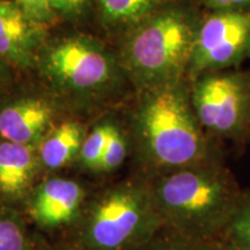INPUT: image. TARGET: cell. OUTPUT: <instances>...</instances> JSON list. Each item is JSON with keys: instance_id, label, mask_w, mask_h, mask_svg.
I'll list each match as a JSON object with an SVG mask.
<instances>
[{"instance_id": "cell-18", "label": "cell", "mask_w": 250, "mask_h": 250, "mask_svg": "<svg viewBox=\"0 0 250 250\" xmlns=\"http://www.w3.org/2000/svg\"><path fill=\"white\" fill-rule=\"evenodd\" d=\"M130 146H132L131 137L127 139L125 131L117 122H115L104 151L94 171L108 174L117 170L126 159Z\"/></svg>"}, {"instance_id": "cell-8", "label": "cell", "mask_w": 250, "mask_h": 250, "mask_svg": "<svg viewBox=\"0 0 250 250\" xmlns=\"http://www.w3.org/2000/svg\"><path fill=\"white\" fill-rule=\"evenodd\" d=\"M89 196L88 187L80 180L49 175L34 186L20 210L41 233H65L79 218Z\"/></svg>"}, {"instance_id": "cell-6", "label": "cell", "mask_w": 250, "mask_h": 250, "mask_svg": "<svg viewBox=\"0 0 250 250\" xmlns=\"http://www.w3.org/2000/svg\"><path fill=\"white\" fill-rule=\"evenodd\" d=\"M193 110L215 142H250V70L240 67L202 74L190 80Z\"/></svg>"}, {"instance_id": "cell-20", "label": "cell", "mask_w": 250, "mask_h": 250, "mask_svg": "<svg viewBox=\"0 0 250 250\" xmlns=\"http://www.w3.org/2000/svg\"><path fill=\"white\" fill-rule=\"evenodd\" d=\"M89 0H51L52 9L58 18L77 20L85 13Z\"/></svg>"}, {"instance_id": "cell-24", "label": "cell", "mask_w": 250, "mask_h": 250, "mask_svg": "<svg viewBox=\"0 0 250 250\" xmlns=\"http://www.w3.org/2000/svg\"><path fill=\"white\" fill-rule=\"evenodd\" d=\"M4 1H5V0H0V5L4 4Z\"/></svg>"}, {"instance_id": "cell-4", "label": "cell", "mask_w": 250, "mask_h": 250, "mask_svg": "<svg viewBox=\"0 0 250 250\" xmlns=\"http://www.w3.org/2000/svg\"><path fill=\"white\" fill-rule=\"evenodd\" d=\"M203 13L167 0L129 30L121 65L138 92L187 78Z\"/></svg>"}, {"instance_id": "cell-3", "label": "cell", "mask_w": 250, "mask_h": 250, "mask_svg": "<svg viewBox=\"0 0 250 250\" xmlns=\"http://www.w3.org/2000/svg\"><path fill=\"white\" fill-rule=\"evenodd\" d=\"M162 227L149 179L138 173L90 193L62 240L80 250H134Z\"/></svg>"}, {"instance_id": "cell-7", "label": "cell", "mask_w": 250, "mask_h": 250, "mask_svg": "<svg viewBox=\"0 0 250 250\" xmlns=\"http://www.w3.org/2000/svg\"><path fill=\"white\" fill-rule=\"evenodd\" d=\"M250 61V12L205 11L188 68L189 80Z\"/></svg>"}, {"instance_id": "cell-9", "label": "cell", "mask_w": 250, "mask_h": 250, "mask_svg": "<svg viewBox=\"0 0 250 250\" xmlns=\"http://www.w3.org/2000/svg\"><path fill=\"white\" fill-rule=\"evenodd\" d=\"M61 105L48 93H14L0 96V137L37 148L58 122Z\"/></svg>"}, {"instance_id": "cell-22", "label": "cell", "mask_w": 250, "mask_h": 250, "mask_svg": "<svg viewBox=\"0 0 250 250\" xmlns=\"http://www.w3.org/2000/svg\"><path fill=\"white\" fill-rule=\"evenodd\" d=\"M33 250H80L72 246L71 243L62 240L58 242H52L43 235L41 232H35V243Z\"/></svg>"}, {"instance_id": "cell-17", "label": "cell", "mask_w": 250, "mask_h": 250, "mask_svg": "<svg viewBox=\"0 0 250 250\" xmlns=\"http://www.w3.org/2000/svg\"><path fill=\"white\" fill-rule=\"evenodd\" d=\"M223 242L232 250H250V190L243 192L225 230Z\"/></svg>"}, {"instance_id": "cell-16", "label": "cell", "mask_w": 250, "mask_h": 250, "mask_svg": "<svg viewBox=\"0 0 250 250\" xmlns=\"http://www.w3.org/2000/svg\"><path fill=\"white\" fill-rule=\"evenodd\" d=\"M114 120L105 118L96 123L86 134L81 147L77 166L81 169L87 171H94L99 165L100 159L107 145L108 138L110 136L112 126L115 124Z\"/></svg>"}, {"instance_id": "cell-2", "label": "cell", "mask_w": 250, "mask_h": 250, "mask_svg": "<svg viewBox=\"0 0 250 250\" xmlns=\"http://www.w3.org/2000/svg\"><path fill=\"white\" fill-rule=\"evenodd\" d=\"M164 227L201 241L223 242L243 190L223 158L149 179Z\"/></svg>"}, {"instance_id": "cell-19", "label": "cell", "mask_w": 250, "mask_h": 250, "mask_svg": "<svg viewBox=\"0 0 250 250\" xmlns=\"http://www.w3.org/2000/svg\"><path fill=\"white\" fill-rule=\"evenodd\" d=\"M14 2L31 20L46 27L58 18L52 9L51 0H14Z\"/></svg>"}, {"instance_id": "cell-13", "label": "cell", "mask_w": 250, "mask_h": 250, "mask_svg": "<svg viewBox=\"0 0 250 250\" xmlns=\"http://www.w3.org/2000/svg\"><path fill=\"white\" fill-rule=\"evenodd\" d=\"M167 0H96L102 21L111 28L132 29Z\"/></svg>"}, {"instance_id": "cell-5", "label": "cell", "mask_w": 250, "mask_h": 250, "mask_svg": "<svg viewBox=\"0 0 250 250\" xmlns=\"http://www.w3.org/2000/svg\"><path fill=\"white\" fill-rule=\"evenodd\" d=\"M36 68L62 110L77 112H89L114 99L123 71L101 41L83 34L46 42Z\"/></svg>"}, {"instance_id": "cell-23", "label": "cell", "mask_w": 250, "mask_h": 250, "mask_svg": "<svg viewBox=\"0 0 250 250\" xmlns=\"http://www.w3.org/2000/svg\"><path fill=\"white\" fill-rule=\"evenodd\" d=\"M14 81V68L0 59V96L4 95L13 87Z\"/></svg>"}, {"instance_id": "cell-15", "label": "cell", "mask_w": 250, "mask_h": 250, "mask_svg": "<svg viewBox=\"0 0 250 250\" xmlns=\"http://www.w3.org/2000/svg\"><path fill=\"white\" fill-rule=\"evenodd\" d=\"M134 250H232L226 243L190 239L162 227L147 242Z\"/></svg>"}, {"instance_id": "cell-11", "label": "cell", "mask_w": 250, "mask_h": 250, "mask_svg": "<svg viewBox=\"0 0 250 250\" xmlns=\"http://www.w3.org/2000/svg\"><path fill=\"white\" fill-rule=\"evenodd\" d=\"M37 148L0 137V199L20 208L42 179Z\"/></svg>"}, {"instance_id": "cell-1", "label": "cell", "mask_w": 250, "mask_h": 250, "mask_svg": "<svg viewBox=\"0 0 250 250\" xmlns=\"http://www.w3.org/2000/svg\"><path fill=\"white\" fill-rule=\"evenodd\" d=\"M138 93L130 137L140 174L153 179L223 158L196 116L188 78Z\"/></svg>"}, {"instance_id": "cell-21", "label": "cell", "mask_w": 250, "mask_h": 250, "mask_svg": "<svg viewBox=\"0 0 250 250\" xmlns=\"http://www.w3.org/2000/svg\"><path fill=\"white\" fill-rule=\"evenodd\" d=\"M205 11L250 12V0H198Z\"/></svg>"}, {"instance_id": "cell-14", "label": "cell", "mask_w": 250, "mask_h": 250, "mask_svg": "<svg viewBox=\"0 0 250 250\" xmlns=\"http://www.w3.org/2000/svg\"><path fill=\"white\" fill-rule=\"evenodd\" d=\"M35 232L17 206L0 199V250H33Z\"/></svg>"}, {"instance_id": "cell-10", "label": "cell", "mask_w": 250, "mask_h": 250, "mask_svg": "<svg viewBox=\"0 0 250 250\" xmlns=\"http://www.w3.org/2000/svg\"><path fill=\"white\" fill-rule=\"evenodd\" d=\"M46 28L27 17L14 0H5L0 5V59L14 70L37 67L48 42Z\"/></svg>"}, {"instance_id": "cell-12", "label": "cell", "mask_w": 250, "mask_h": 250, "mask_svg": "<svg viewBox=\"0 0 250 250\" xmlns=\"http://www.w3.org/2000/svg\"><path fill=\"white\" fill-rule=\"evenodd\" d=\"M88 132L83 122L62 120L37 146L42 176H49L76 165Z\"/></svg>"}]
</instances>
